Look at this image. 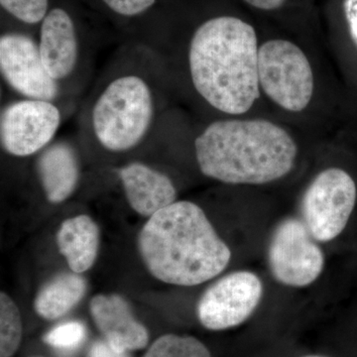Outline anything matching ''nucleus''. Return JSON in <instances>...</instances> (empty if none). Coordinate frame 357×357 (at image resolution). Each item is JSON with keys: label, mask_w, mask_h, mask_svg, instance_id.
Masks as SVG:
<instances>
[{"label": "nucleus", "mask_w": 357, "mask_h": 357, "mask_svg": "<svg viewBox=\"0 0 357 357\" xmlns=\"http://www.w3.org/2000/svg\"><path fill=\"white\" fill-rule=\"evenodd\" d=\"M63 114L58 102L18 98L0 112V144L10 156L24 158L43 151L57 135Z\"/></svg>", "instance_id": "nucleus-8"}, {"label": "nucleus", "mask_w": 357, "mask_h": 357, "mask_svg": "<svg viewBox=\"0 0 357 357\" xmlns=\"http://www.w3.org/2000/svg\"><path fill=\"white\" fill-rule=\"evenodd\" d=\"M263 283L248 270L225 275L206 289L199 301L198 318L204 328L225 331L248 321L260 305Z\"/></svg>", "instance_id": "nucleus-10"}, {"label": "nucleus", "mask_w": 357, "mask_h": 357, "mask_svg": "<svg viewBox=\"0 0 357 357\" xmlns=\"http://www.w3.org/2000/svg\"><path fill=\"white\" fill-rule=\"evenodd\" d=\"M112 13L122 17L133 18L143 15L153 8L157 0H100Z\"/></svg>", "instance_id": "nucleus-21"}, {"label": "nucleus", "mask_w": 357, "mask_h": 357, "mask_svg": "<svg viewBox=\"0 0 357 357\" xmlns=\"http://www.w3.org/2000/svg\"><path fill=\"white\" fill-rule=\"evenodd\" d=\"M304 357H326V356H307Z\"/></svg>", "instance_id": "nucleus-25"}, {"label": "nucleus", "mask_w": 357, "mask_h": 357, "mask_svg": "<svg viewBox=\"0 0 357 357\" xmlns=\"http://www.w3.org/2000/svg\"><path fill=\"white\" fill-rule=\"evenodd\" d=\"M89 309L98 330L114 349L128 352L146 347L149 340L146 328L135 319L128 303L121 296H96Z\"/></svg>", "instance_id": "nucleus-13"}, {"label": "nucleus", "mask_w": 357, "mask_h": 357, "mask_svg": "<svg viewBox=\"0 0 357 357\" xmlns=\"http://www.w3.org/2000/svg\"><path fill=\"white\" fill-rule=\"evenodd\" d=\"M9 15L27 25L41 24L49 10V0H0Z\"/></svg>", "instance_id": "nucleus-19"}, {"label": "nucleus", "mask_w": 357, "mask_h": 357, "mask_svg": "<svg viewBox=\"0 0 357 357\" xmlns=\"http://www.w3.org/2000/svg\"><path fill=\"white\" fill-rule=\"evenodd\" d=\"M138 248L155 278L188 287L215 278L231 260L229 245L203 208L189 201H176L150 217Z\"/></svg>", "instance_id": "nucleus-3"}, {"label": "nucleus", "mask_w": 357, "mask_h": 357, "mask_svg": "<svg viewBox=\"0 0 357 357\" xmlns=\"http://www.w3.org/2000/svg\"><path fill=\"white\" fill-rule=\"evenodd\" d=\"M36 173L48 202L57 204L67 201L81 177L77 148L70 141L54 140L38 154Z\"/></svg>", "instance_id": "nucleus-14"}, {"label": "nucleus", "mask_w": 357, "mask_h": 357, "mask_svg": "<svg viewBox=\"0 0 357 357\" xmlns=\"http://www.w3.org/2000/svg\"><path fill=\"white\" fill-rule=\"evenodd\" d=\"M61 255L74 273H83L93 266L100 248V229L93 218L79 215L64 220L57 234Z\"/></svg>", "instance_id": "nucleus-15"}, {"label": "nucleus", "mask_w": 357, "mask_h": 357, "mask_svg": "<svg viewBox=\"0 0 357 357\" xmlns=\"http://www.w3.org/2000/svg\"><path fill=\"white\" fill-rule=\"evenodd\" d=\"M249 6L262 10H274L285 3L286 0H244Z\"/></svg>", "instance_id": "nucleus-24"}, {"label": "nucleus", "mask_w": 357, "mask_h": 357, "mask_svg": "<svg viewBox=\"0 0 357 357\" xmlns=\"http://www.w3.org/2000/svg\"><path fill=\"white\" fill-rule=\"evenodd\" d=\"M319 243L300 218L279 222L267 251L275 280L291 288L307 287L318 280L325 268V255Z\"/></svg>", "instance_id": "nucleus-7"}, {"label": "nucleus", "mask_w": 357, "mask_h": 357, "mask_svg": "<svg viewBox=\"0 0 357 357\" xmlns=\"http://www.w3.org/2000/svg\"><path fill=\"white\" fill-rule=\"evenodd\" d=\"M162 64L146 45L122 49L82 109L79 135L107 153H129L156 135L164 110Z\"/></svg>", "instance_id": "nucleus-1"}, {"label": "nucleus", "mask_w": 357, "mask_h": 357, "mask_svg": "<svg viewBox=\"0 0 357 357\" xmlns=\"http://www.w3.org/2000/svg\"><path fill=\"white\" fill-rule=\"evenodd\" d=\"M356 182L340 168L321 171L307 188L301 203V220L319 243L342 234L356 208Z\"/></svg>", "instance_id": "nucleus-6"}, {"label": "nucleus", "mask_w": 357, "mask_h": 357, "mask_svg": "<svg viewBox=\"0 0 357 357\" xmlns=\"http://www.w3.org/2000/svg\"><path fill=\"white\" fill-rule=\"evenodd\" d=\"M259 84L270 100L288 112L306 109L314 93L311 64L300 47L287 40H270L258 51Z\"/></svg>", "instance_id": "nucleus-5"}, {"label": "nucleus", "mask_w": 357, "mask_h": 357, "mask_svg": "<svg viewBox=\"0 0 357 357\" xmlns=\"http://www.w3.org/2000/svg\"><path fill=\"white\" fill-rule=\"evenodd\" d=\"M344 10L352 41L357 47V0H344Z\"/></svg>", "instance_id": "nucleus-22"}, {"label": "nucleus", "mask_w": 357, "mask_h": 357, "mask_svg": "<svg viewBox=\"0 0 357 357\" xmlns=\"http://www.w3.org/2000/svg\"><path fill=\"white\" fill-rule=\"evenodd\" d=\"M89 357H128V352L119 351L105 342H96L91 347Z\"/></svg>", "instance_id": "nucleus-23"}, {"label": "nucleus", "mask_w": 357, "mask_h": 357, "mask_svg": "<svg viewBox=\"0 0 357 357\" xmlns=\"http://www.w3.org/2000/svg\"><path fill=\"white\" fill-rule=\"evenodd\" d=\"M199 171L229 185H264L287 176L297 158L295 140L281 126L255 119H220L194 142Z\"/></svg>", "instance_id": "nucleus-4"}, {"label": "nucleus", "mask_w": 357, "mask_h": 357, "mask_svg": "<svg viewBox=\"0 0 357 357\" xmlns=\"http://www.w3.org/2000/svg\"><path fill=\"white\" fill-rule=\"evenodd\" d=\"M86 290V282L79 274L58 275L40 290L35 311L43 319L61 318L83 299Z\"/></svg>", "instance_id": "nucleus-16"}, {"label": "nucleus", "mask_w": 357, "mask_h": 357, "mask_svg": "<svg viewBox=\"0 0 357 357\" xmlns=\"http://www.w3.org/2000/svg\"><path fill=\"white\" fill-rule=\"evenodd\" d=\"M86 328L81 321H72L52 328L43 338L47 344L63 351H72L83 344Z\"/></svg>", "instance_id": "nucleus-20"}, {"label": "nucleus", "mask_w": 357, "mask_h": 357, "mask_svg": "<svg viewBox=\"0 0 357 357\" xmlns=\"http://www.w3.org/2000/svg\"><path fill=\"white\" fill-rule=\"evenodd\" d=\"M0 74L18 98L58 102L67 95L45 67L38 41L23 32L0 36Z\"/></svg>", "instance_id": "nucleus-9"}, {"label": "nucleus", "mask_w": 357, "mask_h": 357, "mask_svg": "<svg viewBox=\"0 0 357 357\" xmlns=\"http://www.w3.org/2000/svg\"><path fill=\"white\" fill-rule=\"evenodd\" d=\"M144 357H211V354L198 338L165 335L155 340Z\"/></svg>", "instance_id": "nucleus-18"}, {"label": "nucleus", "mask_w": 357, "mask_h": 357, "mask_svg": "<svg viewBox=\"0 0 357 357\" xmlns=\"http://www.w3.org/2000/svg\"><path fill=\"white\" fill-rule=\"evenodd\" d=\"M22 338L20 310L7 294L0 295V357H11Z\"/></svg>", "instance_id": "nucleus-17"}, {"label": "nucleus", "mask_w": 357, "mask_h": 357, "mask_svg": "<svg viewBox=\"0 0 357 357\" xmlns=\"http://www.w3.org/2000/svg\"><path fill=\"white\" fill-rule=\"evenodd\" d=\"M129 206L143 217H152L177 201V189L165 173L139 161L117 170Z\"/></svg>", "instance_id": "nucleus-12"}, {"label": "nucleus", "mask_w": 357, "mask_h": 357, "mask_svg": "<svg viewBox=\"0 0 357 357\" xmlns=\"http://www.w3.org/2000/svg\"><path fill=\"white\" fill-rule=\"evenodd\" d=\"M257 36L234 16H217L195 30L187 50V69L197 95L211 109L245 114L259 98Z\"/></svg>", "instance_id": "nucleus-2"}, {"label": "nucleus", "mask_w": 357, "mask_h": 357, "mask_svg": "<svg viewBox=\"0 0 357 357\" xmlns=\"http://www.w3.org/2000/svg\"><path fill=\"white\" fill-rule=\"evenodd\" d=\"M40 54L50 76L68 93V86L84 68V53L76 23L62 7L49 10L40 26Z\"/></svg>", "instance_id": "nucleus-11"}]
</instances>
